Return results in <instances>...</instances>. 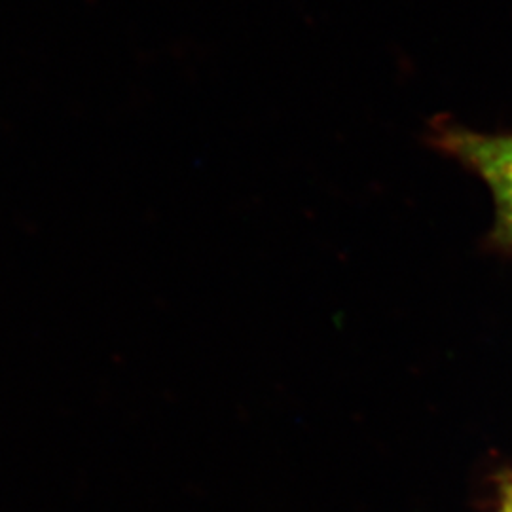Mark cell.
I'll list each match as a JSON object with an SVG mask.
<instances>
[{"label": "cell", "instance_id": "2", "mask_svg": "<svg viewBox=\"0 0 512 512\" xmlns=\"http://www.w3.org/2000/svg\"><path fill=\"white\" fill-rule=\"evenodd\" d=\"M497 484V509L495 512H512V469H503L495 476Z\"/></svg>", "mask_w": 512, "mask_h": 512}, {"label": "cell", "instance_id": "1", "mask_svg": "<svg viewBox=\"0 0 512 512\" xmlns=\"http://www.w3.org/2000/svg\"><path fill=\"white\" fill-rule=\"evenodd\" d=\"M427 141L488 184L495 205L490 239L495 247L512 251V135H488L448 120H435Z\"/></svg>", "mask_w": 512, "mask_h": 512}]
</instances>
